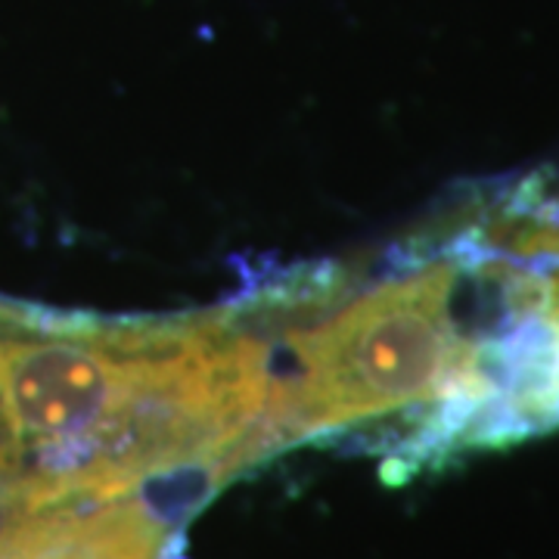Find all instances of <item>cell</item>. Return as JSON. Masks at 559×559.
<instances>
[{
    "instance_id": "cell-1",
    "label": "cell",
    "mask_w": 559,
    "mask_h": 559,
    "mask_svg": "<svg viewBox=\"0 0 559 559\" xmlns=\"http://www.w3.org/2000/svg\"><path fill=\"white\" fill-rule=\"evenodd\" d=\"M507 237L544 264L559 305V180H525L513 190Z\"/></svg>"
}]
</instances>
